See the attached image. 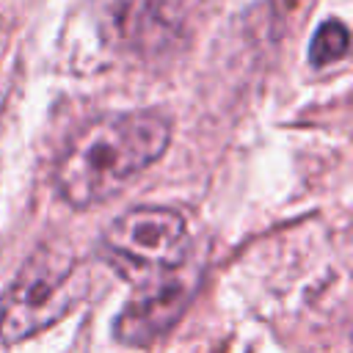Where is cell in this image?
I'll return each mask as SVG.
<instances>
[{"instance_id": "1", "label": "cell", "mask_w": 353, "mask_h": 353, "mask_svg": "<svg viewBox=\"0 0 353 353\" xmlns=\"http://www.w3.org/2000/svg\"><path fill=\"white\" fill-rule=\"evenodd\" d=\"M171 124L157 110H124L85 121L55 163V190L74 207L88 210L119 196L141 171L163 157Z\"/></svg>"}, {"instance_id": "2", "label": "cell", "mask_w": 353, "mask_h": 353, "mask_svg": "<svg viewBox=\"0 0 353 353\" xmlns=\"http://www.w3.org/2000/svg\"><path fill=\"white\" fill-rule=\"evenodd\" d=\"M85 292L80 259L61 245H39L0 301V339L25 342L55 325Z\"/></svg>"}, {"instance_id": "3", "label": "cell", "mask_w": 353, "mask_h": 353, "mask_svg": "<svg viewBox=\"0 0 353 353\" xmlns=\"http://www.w3.org/2000/svg\"><path fill=\"white\" fill-rule=\"evenodd\" d=\"M105 262L124 279L149 281L188 256V226L171 207H132L102 234Z\"/></svg>"}, {"instance_id": "4", "label": "cell", "mask_w": 353, "mask_h": 353, "mask_svg": "<svg viewBox=\"0 0 353 353\" xmlns=\"http://www.w3.org/2000/svg\"><path fill=\"white\" fill-rule=\"evenodd\" d=\"M201 284V265L185 256L176 268L163 270L143 281L132 301L119 312L113 323V336L121 345H152L165 336L188 312L196 290Z\"/></svg>"}, {"instance_id": "5", "label": "cell", "mask_w": 353, "mask_h": 353, "mask_svg": "<svg viewBox=\"0 0 353 353\" xmlns=\"http://www.w3.org/2000/svg\"><path fill=\"white\" fill-rule=\"evenodd\" d=\"M91 11L102 41L113 50H149L168 30L163 0H91Z\"/></svg>"}, {"instance_id": "6", "label": "cell", "mask_w": 353, "mask_h": 353, "mask_svg": "<svg viewBox=\"0 0 353 353\" xmlns=\"http://www.w3.org/2000/svg\"><path fill=\"white\" fill-rule=\"evenodd\" d=\"M347 44H350V36H347V28L345 22L339 19H328L317 28V33L312 36V44H309V61L314 66H325L331 61H339L345 52H347Z\"/></svg>"}]
</instances>
